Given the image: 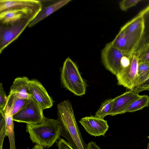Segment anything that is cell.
<instances>
[{"label": "cell", "instance_id": "obj_1", "mask_svg": "<svg viewBox=\"0 0 149 149\" xmlns=\"http://www.w3.org/2000/svg\"><path fill=\"white\" fill-rule=\"evenodd\" d=\"M57 109L61 136L65 138L74 149H86L87 145L82 139L70 101L65 100L59 103Z\"/></svg>", "mask_w": 149, "mask_h": 149}, {"label": "cell", "instance_id": "obj_2", "mask_svg": "<svg viewBox=\"0 0 149 149\" xmlns=\"http://www.w3.org/2000/svg\"><path fill=\"white\" fill-rule=\"evenodd\" d=\"M26 130L33 143L44 148L51 147L61 136V127L57 119L47 118L41 124H26Z\"/></svg>", "mask_w": 149, "mask_h": 149}, {"label": "cell", "instance_id": "obj_3", "mask_svg": "<svg viewBox=\"0 0 149 149\" xmlns=\"http://www.w3.org/2000/svg\"><path fill=\"white\" fill-rule=\"evenodd\" d=\"M61 80L63 87L74 95L82 96L85 94L86 84L82 77L77 65L69 57L64 63Z\"/></svg>", "mask_w": 149, "mask_h": 149}, {"label": "cell", "instance_id": "obj_4", "mask_svg": "<svg viewBox=\"0 0 149 149\" xmlns=\"http://www.w3.org/2000/svg\"><path fill=\"white\" fill-rule=\"evenodd\" d=\"M43 109L31 97L29 102L21 110L13 116L14 121L26 124L37 125L46 120Z\"/></svg>", "mask_w": 149, "mask_h": 149}, {"label": "cell", "instance_id": "obj_5", "mask_svg": "<svg viewBox=\"0 0 149 149\" xmlns=\"http://www.w3.org/2000/svg\"><path fill=\"white\" fill-rule=\"evenodd\" d=\"M125 55L111 42L107 43L101 52L102 61L105 67L116 76L122 70L121 61Z\"/></svg>", "mask_w": 149, "mask_h": 149}, {"label": "cell", "instance_id": "obj_6", "mask_svg": "<svg viewBox=\"0 0 149 149\" xmlns=\"http://www.w3.org/2000/svg\"><path fill=\"white\" fill-rule=\"evenodd\" d=\"M130 58L129 65L116 76L118 85L122 86L130 90L135 87L139 62V56L136 53H133Z\"/></svg>", "mask_w": 149, "mask_h": 149}, {"label": "cell", "instance_id": "obj_7", "mask_svg": "<svg viewBox=\"0 0 149 149\" xmlns=\"http://www.w3.org/2000/svg\"><path fill=\"white\" fill-rule=\"evenodd\" d=\"M31 21L30 20L26 19L12 25H1L0 54L5 48L18 38Z\"/></svg>", "mask_w": 149, "mask_h": 149}, {"label": "cell", "instance_id": "obj_8", "mask_svg": "<svg viewBox=\"0 0 149 149\" xmlns=\"http://www.w3.org/2000/svg\"><path fill=\"white\" fill-rule=\"evenodd\" d=\"M143 30V19L139 14L120 29L126 38L134 46V52L141 38Z\"/></svg>", "mask_w": 149, "mask_h": 149}, {"label": "cell", "instance_id": "obj_9", "mask_svg": "<svg viewBox=\"0 0 149 149\" xmlns=\"http://www.w3.org/2000/svg\"><path fill=\"white\" fill-rule=\"evenodd\" d=\"M16 8L26 10L34 19L42 9V4L41 2L39 0H0V12L7 9Z\"/></svg>", "mask_w": 149, "mask_h": 149}, {"label": "cell", "instance_id": "obj_10", "mask_svg": "<svg viewBox=\"0 0 149 149\" xmlns=\"http://www.w3.org/2000/svg\"><path fill=\"white\" fill-rule=\"evenodd\" d=\"M79 122L88 134L95 137L104 136L109 128L107 120L95 116L83 117Z\"/></svg>", "mask_w": 149, "mask_h": 149}, {"label": "cell", "instance_id": "obj_11", "mask_svg": "<svg viewBox=\"0 0 149 149\" xmlns=\"http://www.w3.org/2000/svg\"><path fill=\"white\" fill-rule=\"evenodd\" d=\"M34 19L30 13L25 9L13 8L0 12V22L6 25H15L26 19L32 21Z\"/></svg>", "mask_w": 149, "mask_h": 149}, {"label": "cell", "instance_id": "obj_12", "mask_svg": "<svg viewBox=\"0 0 149 149\" xmlns=\"http://www.w3.org/2000/svg\"><path fill=\"white\" fill-rule=\"evenodd\" d=\"M29 85L31 97L43 110L52 107V100L40 82L35 79L29 80Z\"/></svg>", "mask_w": 149, "mask_h": 149}, {"label": "cell", "instance_id": "obj_13", "mask_svg": "<svg viewBox=\"0 0 149 149\" xmlns=\"http://www.w3.org/2000/svg\"><path fill=\"white\" fill-rule=\"evenodd\" d=\"M139 92L136 88L114 98L109 115L114 116L121 112L134 100L139 98Z\"/></svg>", "mask_w": 149, "mask_h": 149}, {"label": "cell", "instance_id": "obj_14", "mask_svg": "<svg viewBox=\"0 0 149 149\" xmlns=\"http://www.w3.org/2000/svg\"><path fill=\"white\" fill-rule=\"evenodd\" d=\"M30 99L21 98L14 93L10 92L3 111L7 115L13 116L22 109L29 102Z\"/></svg>", "mask_w": 149, "mask_h": 149}, {"label": "cell", "instance_id": "obj_15", "mask_svg": "<svg viewBox=\"0 0 149 149\" xmlns=\"http://www.w3.org/2000/svg\"><path fill=\"white\" fill-rule=\"evenodd\" d=\"M139 14L142 16L144 23L143 33L134 52L139 56L149 46V5L141 11Z\"/></svg>", "mask_w": 149, "mask_h": 149}, {"label": "cell", "instance_id": "obj_16", "mask_svg": "<svg viewBox=\"0 0 149 149\" xmlns=\"http://www.w3.org/2000/svg\"><path fill=\"white\" fill-rule=\"evenodd\" d=\"M29 80L25 77L15 78L10 87V92L15 93L19 98L30 99L31 95L29 90Z\"/></svg>", "mask_w": 149, "mask_h": 149}, {"label": "cell", "instance_id": "obj_17", "mask_svg": "<svg viewBox=\"0 0 149 149\" xmlns=\"http://www.w3.org/2000/svg\"><path fill=\"white\" fill-rule=\"evenodd\" d=\"M71 0H61L57 1L45 8L41 10L28 26L31 27L68 3Z\"/></svg>", "mask_w": 149, "mask_h": 149}, {"label": "cell", "instance_id": "obj_18", "mask_svg": "<svg viewBox=\"0 0 149 149\" xmlns=\"http://www.w3.org/2000/svg\"><path fill=\"white\" fill-rule=\"evenodd\" d=\"M111 42L114 46L129 57L134 52V47L120 30Z\"/></svg>", "mask_w": 149, "mask_h": 149}, {"label": "cell", "instance_id": "obj_19", "mask_svg": "<svg viewBox=\"0 0 149 149\" xmlns=\"http://www.w3.org/2000/svg\"><path fill=\"white\" fill-rule=\"evenodd\" d=\"M149 104V96L143 95L134 100L127 107L124 109L120 114L127 112H133L148 107Z\"/></svg>", "mask_w": 149, "mask_h": 149}, {"label": "cell", "instance_id": "obj_20", "mask_svg": "<svg viewBox=\"0 0 149 149\" xmlns=\"http://www.w3.org/2000/svg\"><path fill=\"white\" fill-rule=\"evenodd\" d=\"M149 79V62H139L135 87L137 88Z\"/></svg>", "mask_w": 149, "mask_h": 149}, {"label": "cell", "instance_id": "obj_21", "mask_svg": "<svg viewBox=\"0 0 149 149\" xmlns=\"http://www.w3.org/2000/svg\"><path fill=\"white\" fill-rule=\"evenodd\" d=\"M5 117L6 123V134L9 139L10 149H16L13 116L5 114Z\"/></svg>", "mask_w": 149, "mask_h": 149}, {"label": "cell", "instance_id": "obj_22", "mask_svg": "<svg viewBox=\"0 0 149 149\" xmlns=\"http://www.w3.org/2000/svg\"><path fill=\"white\" fill-rule=\"evenodd\" d=\"M114 99H109L104 101L96 112L95 116L104 119L105 116L109 115L111 110Z\"/></svg>", "mask_w": 149, "mask_h": 149}, {"label": "cell", "instance_id": "obj_23", "mask_svg": "<svg viewBox=\"0 0 149 149\" xmlns=\"http://www.w3.org/2000/svg\"><path fill=\"white\" fill-rule=\"evenodd\" d=\"M0 149H2L4 139L6 136L5 114L2 111H0Z\"/></svg>", "mask_w": 149, "mask_h": 149}, {"label": "cell", "instance_id": "obj_24", "mask_svg": "<svg viewBox=\"0 0 149 149\" xmlns=\"http://www.w3.org/2000/svg\"><path fill=\"white\" fill-rule=\"evenodd\" d=\"M141 1V0H123L119 3L120 8L122 11H126Z\"/></svg>", "mask_w": 149, "mask_h": 149}, {"label": "cell", "instance_id": "obj_25", "mask_svg": "<svg viewBox=\"0 0 149 149\" xmlns=\"http://www.w3.org/2000/svg\"><path fill=\"white\" fill-rule=\"evenodd\" d=\"M7 100V96L3 89L2 84H0V111L3 110Z\"/></svg>", "mask_w": 149, "mask_h": 149}, {"label": "cell", "instance_id": "obj_26", "mask_svg": "<svg viewBox=\"0 0 149 149\" xmlns=\"http://www.w3.org/2000/svg\"><path fill=\"white\" fill-rule=\"evenodd\" d=\"M57 143L58 149H74L68 142L61 138L59 139Z\"/></svg>", "mask_w": 149, "mask_h": 149}, {"label": "cell", "instance_id": "obj_27", "mask_svg": "<svg viewBox=\"0 0 149 149\" xmlns=\"http://www.w3.org/2000/svg\"><path fill=\"white\" fill-rule=\"evenodd\" d=\"M139 62H149V46L139 56Z\"/></svg>", "mask_w": 149, "mask_h": 149}, {"label": "cell", "instance_id": "obj_28", "mask_svg": "<svg viewBox=\"0 0 149 149\" xmlns=\"http://www.w3.org/2000/svg\"><path fill=\"white\" fill-rule=\"evenodd\" d=\"M136 88L139 93L144 91H149V79L140 86Z\"/></svg>", "mask_w": 149, "mask_h": 149}, {"label": "cell", "instance_id": "obj_29", "mask_svg": "<svg viewBox=\"0 0 149 149\" xmlns=\"http://www.w3.org/2000/svg\"><path fill=\"white\" fill-rule=\"evenodd\" d=\"M86 149H101L94 141H91L87 145Z\"/></svg>", "mask_w": 149, "mask_h": 149}, {"label": "cell", "instance_id": "obj_30", "mask_svg": "<svg viewBox=\"0 0 149 149\" xmlns=\"http://www.w3.org/2000/svg\"><path fill=\"white\" fill-rule=\"evenodd\" d=\"M32 149H44L42 147L38 146L37 145H35L33 148Z\"/></svg>", "mask_w": 149, "mask_h": 149}]
</instances>
